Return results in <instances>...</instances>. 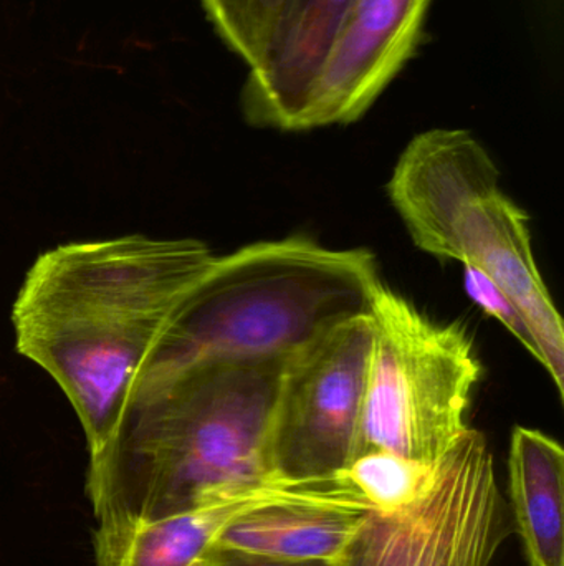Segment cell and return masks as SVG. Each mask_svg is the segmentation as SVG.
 I'll return each instance as SVG.
<instances>
[{
	"label": "cell",
	"mask_w": 564,
	"mask_h": 566,
	"mask_svg": "<svg viewBox=\"0 0 564 566\" xmlns=\"http://www.w3.org/2000/svg\"><path fill=\"white\" fill-rule=\"evenodd\" d=\"M381 283L366 249L340 251L305 238L215 255L146 375L204 358L288 361L340 323L370 315Z\"/></svg>",
	"instance_id": "obj_3"
},
{
	"label": "cell",
	"mask_w": 564,
	"mask_h": 566,
	"mask_svg": "<svg viewBox=\"0 0 564 566\" xmlns=\"http://www.w3.org/2000/svg\"><path fill=\"white\" fill-rule=\"evenodd\" d=\"M371 345L370 315L357 316L285 363L267 441L277 484L337 482L353 464Z\"/></svg>",
	"instance_id": "obj_7"
},
{
	"label": "cell",
	"mask_w": 564,
	"mask_h": 566,
	"mask_svg": "<svg viewBox=\"0 0 564 566\" xmlns=\"http://www.w3.org/2000/svg\"><path fill=\"white\" fill-rule=\"evenodd\" d=\"M198 239L132 234L72 242L39 255L12 310L17 352L72 402L98 458L131 389L214 262Z\"/></svg>",
	"instance_id": "obj_1"
},
{
	"label": "cell",
	"mask_w": 564,
	"mask_h": 566,
	"mask_svg": "<svg viewBox=\"0 0 564 566\" xmlns=\"http://www.w3.org/2000/svg\"><path fill=\"white\" fill-rule=\"evenodd\" d=\"M285 488L287 485H277L251 497L234 499L158 521H136L118 515L96 518L95 564L194 566L232 518L274 497Z\"/></svg>",
	"instance_id": "obj_11"
},
{
	"label": "cell",
	"mask_w": 564,
	"mask_h": 566,
	"mask_svg": "<svg viewBox=\"0 0 564 566\" xmlns=\"http://www.w3.org/2000/svg\"><path fill=\"white\" fill-rule=\"evenodd\" d=\"M434 464L407 461L387 452H370L354 459L341 475L374 511H391L414 497L429 481Z\"/></svg>",
	"instance_id": "obj_13"
},
{
	"label": "cell",
	"mask_w": 564,
	"mask_h": 566,
	"mask_svg": "<svg viewBox=\"0 0 564 566\" xmlns=\"http://www.w3.org/2000/svg\"><path fill=\"white\" fill-rule=\"evenodd\" d=\"M387 195L421 251L477 269L519 306L563 396V319L536 265L529 216L500 189L486 148L466 129L421 133L397 159Z\"/></svg>",
	"instance_id": "obj_4"
},
{
	"label": "cell",
	"mask_w": 564,
	"mask_h": 566,
	"mask_svg": "<svg viewBox=\"0 0 564 566\" xmlns=\"http://www.w3.org/2000/svg\"><path fill=\"white\" fill-rule=\"evenodd\" d=\"M194 566H330L323 562H288L227 548L209 547Z\"/></svg>",
	"instance_id": "obj_16"
},
{
	"label": "cell",
	"mask_w": 564,
	"mask_h": 566,
	"mask_svg": "<svg viewBox=\"0 0 564 566\" xmlns=\"http://www.w3.org/2000/svg\"><path fill=\"white\" fill-rule=\"evenodd\" d=\"M510 532L489 442L469 428L411 501L366 509L331 566H490Z\"/></svg>",
	"instance_id": "obj_6"
},
{
	"label": "cell",
	"mask_w": 564,
	"mask_h": 566,
	"mask_svg": "<svg viewBox=\"0 0 564 566\" xmlns=\"http://www.w3.org/2000/svg\"><path fill=\"white\" fill-rule=\"evenodd\" d=\"M513 521L530 566H564V452L545 432L517 426L509 459Z\"/></svg>",
	"instance_id": "obj_12"
},
{
	"label": "cell",
	"mask_w": 564,
	"mask_h": 566,
	"mask_svg": "<svg viewBox=\"0 0 564 566\" xmlns=\"http://www.w3.org/2000/svg\"><path fill=\"white\" fill-rule=\"evenodd\" d=\"M354 0H281L260 63L248 69L242 109L251 125L297 132L315 80Z\"/></svg>",
	"instance_id": "obj_10"
},
{
	"label": "cell",
	"mask_w": 564,
	"mask_h": 566,
	"mask_svg": "<svg viewBox=\"0 0 564 566\" xmlns=\"http://www.w3.org/2000/svg\"><path fill=\"white\" fill-rule=\"evenodd\" d=\"M433 0H354L297 132L358 122L416 53Z\"/></svg>",
	"instance_id": "obj_8"
},
{
	"label": "cell",
	"mask_w": 564,
	"mask_h": 566,
	"mask_svg": "<svg viewBox=\"0 0 564 566\" xmlns=\"http://www.w3.org/2000/svg\"><path fill=\"white\" fill-rule=\"evenodd\" d=\"M285 363L204 358L146 375L89 459L95 517L158 521L281 485L267 441Z\"/></svg>",
	"instance_id": "obj_2"
},
{
	"label": "cell",
	"mask_w": 564,
	"mask_h": 566,
	"mask_svg": "<svg viewBox=\"0 0 564 566\" xmlns=\"http://www.w3.org/2000/svg\"><path fill=\"white\" fill-rule=\"evenodd\" d=\"M222 42L248 69L260 63L280 10L281 0H201Z\"/></svg>",
	"instance_id": "obj_14"
},
{
	"label": "cell",
	"mask_w": 564,
	"mask_h": 566,
	"mask_svg": "<svg viewBox=\"0 0 564 566\" xmlns=\"http://www.w3.org/2000/svg\"><path fill=\"white\" fill-rule=\"evenodd\" d=\"M466 290L470 298L493 318L499 319L542 365V352L532 328L526 323L525 316L519 306L499 289L492 281L477 269L466 265Z\"/></svg>",
	"instance_id": "obj_15"
},
{
	"label": "cell",
	"mask_w": 564,
	"mask_h": 566,
	"mask_svg": "<svg viewBox=\"0 0 564 566\" xmlns=\"http://www.w3.org/2000/svg\"><path fill=\"white\" fill-rule=\"evenodd\" d=\"M370 318L373 345L354 459L387 452L436 464L469 429L467 409L482 375L472 336L460 323L430 318L383 283Z\"/></svg>",
	"instance_id": "obj_5"
},
{
	"label": "cell",
	"mask_w": 564,
	"mask_h": 566,
	"mask_svg": "<svg viewBox=\"0 0 564 566\" xmlns=\"http://www.w3.org/2000/svg\"><path fill=\"white\" fill-rule=\"evenodd\" d=\"M366 509V502L343 479L287 485L232 518L211 547L331 566L343 554Z\"/></svg>",
	"instance_id": "obj_9"
}]
</instances>
